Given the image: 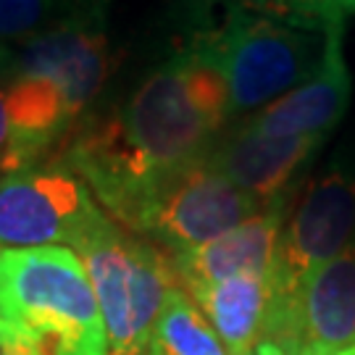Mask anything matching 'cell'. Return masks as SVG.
<instances>
[{"instance_id":"cell-14","label":"cell","mask_w":355,"mask_h":355,"mask_svg":"<svg viewBox=\"0 0 355 355\" xmlns=\"http://www.w3.org/2000/svg\"><path fill=\"white\" fill-rule=\"evenodd\" d=\"M148 355H227V350L198 311V305L179 284L168 292L158 313Z\"/></svg>"},{"instance_id":"cell-17","label":"cell","mask_w":355,"mask_h":355,"mask_svg":"<svg viewBox=\"0 0 355 355\" xmlns=\"http://www.w3.org/2000/svg\"><path fill=\"white\" fill-rule=\"evenodd\" d=\"M16 168H29L21 158L16 127H13L11 98H8V76L0 69V174H8Z\"/></svg>"},{"instance_id":"cell-5","label":"cell","mask_w":355,"mask_h":355,"mask_svg":"<svg viewBox=\"0 0 355 355\" xmlns=\"http://www.w3.org/2000/svg\"><path fill=\"white\" fill-rule=\"evenodd\" d=\"M263 211L250 192L216 171L208 155L164 179L140 205L127 232L161 245L168 255L192 250Z\"/></svg>"},{"instance_id":"cell-13","label":"cell","mask_w":355,"mask_h":355,"mask_svg":"<svg viewBox=\"0 0 355 355\" xmlns=\"http://www.w3.org/2000/svg\"><path fill=\"white\" fill-rule=\"evenodd\" d=\"M184 292L211 324L227 355H253L266 329L271 277L240 274Z\"/></svg>"},{"instance_id":"cell-8","label":"cell","mask_w":355,"mask_h":355,"mask_svg":"<svg viewBox=\"0 0 355 355\" xmlns=\"http://www.w3.org/2000/svg\"><path fill=\"white\" fill-rule=\"evenodd\" d=\"M263 340L292 355H329L355 345V240L303 282L282 308H271Z\"/></svg>"},{"instance_id":"cell-9","label":"cell","mask_w":355,"mask_h":355,"mask_svg":"<svg viewBox=\"0 0 355 355\" xmlns=\"http://www.w3.org/2000/svg\"><path fill=\"white\" fill-rule=\"evenodd\" d=\"M0 64L19 74L53 82L79 116L108 82L114 55L101 26V13H95L71 19L26 40L3 42Z\"/></svg>"},{"instance_id":"cell-4","label":"cell","mask_w":355,"mask_h":355,"mask_svg":"<svg viewBox=\"0 0 355 355\" xmlns=\"http://www.w3.org/2000/svg\"><path fill=\"white\" fill-rule=\"evenodd\" d=\"M198 42L227 82L229 116H237L261 111L313 74L327 29L305 26L277 11H234Z\"/></svg>"},{"instance_id":"cell-2","label":"cell","mask_w":355,"mask_h":355,"mask_svg":"<svg viewBox=\"0 0 355 355\" xmlns=\"http://www.w3.org/2000/svg\"><path fill=\"white\" fill-rule=\"evenodd\" d=\"M0 316L61 355H108L95 290L66 245L0 250Z\"/></svg>"},{"instance_id":"cell-6","label":"cell","mask_w":355,"mask_h":355,"mask_svg":"<svg viewBox=\"0 0 355 355\" xmlns=\"http://www.w3.org/2000/svg\"><path fill=\"white\" fill-rule=\"evenodd\" d=\"M103 216L89 187L66 164L0 174V250L74 248Z\"/></svg>"},{"instance_id":"cell-10","label":"cell","mask_w":355,"mask_h":355,"mask_svg":"<svg viewBox=\"0 0 355 355\" xmlns=\"http://www.w3.org/2000/svg\"><path fill=\"white\" fill-rule=\"evenodd\" d=\"M345 24L327 26V42L316 71L295 89L263 105L248 127L274 137L305 135L324 140L340 124L350 103V69L343 51Z\"/></svg>"},{"instance_id":"cell-20","label":"cell","mask_w":355,"mask_h":355,"mask_svg":"<svg viewBox=\"0 0 355 355\" xmlns=\"http://www.w3.org/2000/svg\"><path fill=\"white\" fill-rule=\"evenodd\" d=\"M329 355H355V345L353 347H345V350H340V353H329Z\"/></svg>"},{"instance_id":"cell-7","label":"cell","mask_w":355,"mask_h":355,"mask_svg":"<svg viewBox=\"0 0 355 355\" xmlns=\"http://www.w3.org/2000/svg\"><path fill=\"white\" fill-rule=\"evenodd\" d=\"M353 240L355 177L347 171L321 174L305 187L290 218L282 224L271 271V308L290 303L303 282Z\"/></svg>"},{"instance_id":"cell-12","label":"cell","mask_w":355,"mask_h":355,"mask_svg":"<svg viewBox=\"0 0 355 355\" xmlns=\"http://www.w3.org/2000/svg\"><path fill=\"white\" fill-rule=\"evenodd\" d=\"M282 224H284L282 203L266 205L263 211L245 218L237 227L227 229L214 240L171 255L182 290L205 287L240 274L271 277Z\"/></svg>"},{"instance_id":"cell-18","label":"cell","mask_w":355,"mask_h":355,"mask_svg":"<svg viewBox=\"0 0 355 355\" xmlns=\"http://www.w3.org/2000/svg\"><path fill=\"white\" fill-rule=\"evenodd\" d=\"M0 355H61L53 345L32 337L13 321L0 316Z\"/></svg>"},{"instance_id":"cell-1","label":"cell","mask_w":355,"mask_h":355,"mask_svg":"<svg viewBox=\"0 0 355 355\" xmlns=\"http://www.w3.org/2000/svg\"><path fill=\"white\" fill-rule=\"evenodd\" d=\"M227 119V82L195 40L145 76L119 108L89 124L66 148L64 161L116 224L129 229L164 179L214 148Z\"/></svg>"},{"instance_id":"cell-19","label":"cell","mask_w":355,"mask_h":355,"mask_svg":"<svg viewBox=\"0 0 355 355\" xmlns=\"http://www.w3.org/2000/svg\"><path fill=\"white\" fill-rule=\"evenodd\" d=\"M253 355H292V353H287V350H284V347H279L277 343L261 340V343H258V347L253 350Z\"/></svg>"},{"instance_id":"cell-3","label":"cell","mask_w":355,"mask_h":355,"mask_svg":"<svg viewBox=\"0 0 355 355\" xmlns=\"http://www.w3.org/2000/svg\"><path fill=\"white\" fill-rule=\"evenodd\" d=\"M71 250L82 258L101 305L108 355H148L158 313L179 287L171 255L108 214Z\"/></svg>"},{"instance_id":"cell-16","label":"cell","mask_w":355,"mask_h":355,"mask_svg":"<svg viewBox=\"0 0 355 355\" xmlns=\"http://www.w3.org/2000/svg\"><path fill=\"white\" fill-rule=\"evenodd\" d=\"M282 16L313 29H327L334 24H345V19L355 13V0H263Z\"/></svg>"},{"instance_id":"cell-11","label":"cell","mask_w":355,"mask_h":355,"mask_svg":"<svg viewBox=\"0 0 355 355\" xmlns=\"http://www.w3.org/2000/svg\"><path fill=\"white\" fill-rule=\"evenodd\" d=\"M321 142L324 140L305 135L274 137L242 124L232 135L216 140L205 155L216 171L250 192L266 208L282 203V195L290 187L292 177L316 153Z\"/></svg>"},{"instance_id":"cell-15","label":"cell","mask_w":355,"mask_h":355,"mask_svg":"<svg viewBox=\"0 0 355 355\" xmlns=\"http://www.w3.org/2000/svg\"><path fill=\"white\" fill-rule=\"evenodd\" d=\"M105 0H0V45L16 42L71 19L95 16Z\"/></svg>"}]
</instances>
